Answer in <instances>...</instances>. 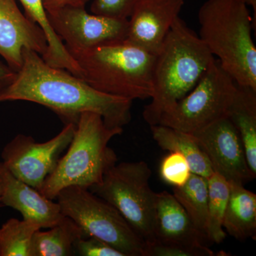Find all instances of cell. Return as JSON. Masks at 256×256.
I'll list each match as a JSON object with an SVG mask.
<instances>
[{
	"mask_svg": "<svg viewBox=\"0 0 256 256\" xmlns=\"http://www.w3.org/2000/svg\"><path fill=\"white\" fill-rule=\"evenodd\" d=\"M236 84L216 58L191 92L162 116L159 124L192 133L227 116Z\"/></svg>",
	"mask_w": 256,
	"mask_h": 256,
	"instance_id": "cell-8",
	"label": "cell"
},
{
	"mask_svg": "<svg viewBox=\"0 0 256 256\" xmlns=\"http://www.w3.org/2000/svg\"><path fill=\"white\" fill-rule=\"evenodd\" d=\"M192 174L188 160L178 152H170L160 165L162 180L174 188L184 186Z\"/></svg>",
	"mask_w": 256,
	"mask_h": 256,
	"instance_id": "cell-23",
	"label": "cell"
},
{
	"mask_svg": "<svg viewBox=\"0 0 256 256\" xmlns=\"http://www.w3.org/2000/svg\"><path fill=\"white\" fill-rule=\"evenodd\" d=\"M150 129L153 139L160 148L164 150L178 152L184 156L192 174L206 178L213 174L210 161L193 134L162 124L151 126Z\"/></svg>",
	"mask_w": 256,
	"mask_h": 256,
	"instance_id": "cell-18",
	"label": "cell"
},
{
	"mask_svg": "<svg viewBox=\"0 0 256 256\" xmlns=\"http://www.w3.org/2000/svg\"><path fill=\"white\" fill-rule=\"evenodd\" d=\"M76 124H65L55 137L37 142L32 136L18 134L1 153L4 166L24 182L40 192L47 176L56 168L62 154L72 142Z\"/></svg>",
	"mask_w": 256,
	"mask_h": 256,
	"instance_id": "cell-9",
	"label": "cell"
},
{
	"mask_svg": "<svg viewBox=\"0 0 256 256\" xmlns=\"http://www.w3.org/2000/svg\"><path fill=\"white\" fill-rule=\"evenodd\" d=\"M215 57L200 37L180 16L156 55L151 101L143 118L150 126L174 107L200 82Z\"/></svg>",
	"mask_w": 256,
	"mask_h": 256,
	"instance_id": "cell-2",
	"label": "cell"
},
{
	"mask_svg": "<svg viewBox=\"0 0 256 256\" xmlns=\"http://www.w3.org/2000/svg\"><path fill=\"white\" fill-rule=\"evenodd\" d=\"M46 13H52L66 6L85 8L89 0H42Z\"/></svg>",
	"mask_w": 256,
	"mask_h": 256,
	"instance_id": "cell-27",
	"label": "cell"
},
{
	"mask_svg": "<svg viewBox=\"0 0 256 256\" xmlns=\"http://www.w3.org/2000/svg\"><path fill=\"white\" fill-rule=\"evenodd\" d=\"M200 35L210 53L238 85L256 89L255 23L240 0H207L198 13Z\"/></svg>",
	"mask_w": 256,
	"mask_h": 256,
	"instance_id": "cell-3",
	"label": "cell"
},
{
	"mask_svg": "<svg viewBox=\"0 0 256 256\" xmlns=\"http://www.w3.org/2000/svg\"><path fill=\"white\" fill-rule=\"evenodd\" d=\"M124 132L110 128L100 114H82L66 152L45 180L40 192L54 200L60 190L69 186L89 188L102 182L106 173L117 163L118 156L108 146L112 138Z\"/></svg>",
	"mask_w": 256,
	"mask_h": 256,
	"instance_id": "cell-5",
	"label": "cell"
},
{
	"mask_svg": "<svg viewBox=\"0 0 256 256\" xmlns=\"http://www.w3.org/2000/svg\"><path fill=\"white\" fill-rule=\"evenodd\" d=\"M1 204L18 210L23 220H32L42 228L54 226L63 220L60 204L16 178L0 161Z\"/></svg>",
	"mask_w": 256,
	"mask_h": 256,
	"instance_id": "cell-14",
	"label": "cell"
},
{
	"mask_svg": "<svg viewBox=\"0 0 256 256\" xmlns=\"http://www.w3.org/2000/svg\"><path fill=\"white\" fill-rule=\"evenodd\" d=\"M184 4V0H138L128 18L126 40L156 55Z\"/></svg>",
	"mask_w": 256,
	"mask_h": 256,
	"instance_id": "cell-13",
	"label": "cell"
},
{
	"mask_svg": "<svg viewBox=\"0 0 256 256\" xmlns=\"http://www.w3.org/2000/svg\"><path fill=\"white\" fill-rule=\"evenodd\" d=\"M74 255L82 256H124L122 252L94 236L80 238L74 245Z\"/></svg>",
	"mask_w": 256,
	"mask_h": 256,
	"instance_id": "cell-26",
	"label": "cell"
},
{
	"mask_svg": "<svg viewBox=\"0 0 256 256\" xmlns=\"http://www.w3.org/2000/svg\"><path fill=\"white\" fill-rule=\"evenodd\" d=\"M214 172L228 182L242 184L256 178L248 164L238 131L227 116L192 133Z\"/></svg>",
	"mask_w": 256,
	"mask_h": 256,
	"instance_id": "cell-11",
	"label": "cell"
},
{
	"mask_svg": "<svg viewBox=\"0 0 256 256\" xmlns=\"http://www.w3.org/2000/svg\"><path fill=\"white\" fill-rule=\"evenodd\" d=\"M152 170L144 161L114 165L102 182L88 188L108 202L146 244L154 242L156 192L150 186Z\"/></svg>",
	"mask_w": 256,
	"mask_h": 256,
	"instance_id": "cell-6",
	"label": "cell"
},
{
	"mask_svg": "<svg viewBox=\"0 0 256 256\" xmlns=\"http://www.w3.org/2000/svg\"><path fill=\"white\" fill-rule=\"evenodd\" d=\"M46 54L48 42L40 26L22 14L15 0H0V56L14 72L22 66L23 50Z\"/></svg>",
	"mask_w": 256,
	"mask_h": 256,
	"instance_id": "cell-12",
	"label": "cell"
},
{
	"mask_svg": "<svg viewBox=\"0 0 256 256\" xmlns=\"http://www.w3.org/2000/svg\"><path fill=\"white\" fill-rule=\"evenodd\" d=\"M173 195L186 212L198 232L207 242H210L207 178L192 174L184 186L174 188Z\"/></svg>",
	"mask_w": 256,
	"mask_h": 256,
	"instance_id": "cell-20",
	"label": "cell"
},
{
	"mask_svg": "<svg viewBox=\"0 0 256 256\" xmlns=\"http://www.w3.org/2000/svg\"><path fill=\"white\" fill-rule=\"evenodd\" d=\"M69 54L80 68V78L96 90L131 100L151 98L156 55L127 40Z\"/></svg>",
	"mask_w": 256,
	"mask_h": 256,
	"instance_id": "cell-4",
	"label": "cell"
},
{
	"mask_svg": "<svg viewBox=\"0 0 256 256\" xmlns=\"http://www.w3.org/2000/svg\"><path fill=\"white\" fill-rule=\"evenodd\" d=\"M207 183L208 240L220 244L226 236L223 222L230 196V184L228 180L215 172L207 178Z\"/></svg>",
	"mask_w": 256,
	"mask_h": 256,
	"instance_id": "cell-21",
	"label": "cell"
},
{
	"mask_svg": "<svg viewBox=\"0 0 256 256\" xmlns=\"http://www.w3.org/2000/svg\"><path fill=\"white\" fill-rule=\"evenodd\" d=\"M40 226L12 218L0 227V256H30L32 237Z\"/></svg>",
	"mask_w": 256,
	"mask_h": 256,
	"instance_id": "cell-22",
	"label": "cell"
},
{
	"mask_svg": "<svg viewBox=\"0 0 256 256\" xmlns=\"http://www.w3.org/2000/svg\"><path fill=\"white\" fill-rule=\"evenodd\" d=\"M50 228L46 232L38 229L34 234L30 256H74V244L79 238H86L80 227L67 216Z\"/></svg>",
	"mask_w": 256,
	"mask_h": 256,
	"instance_id": "cell-19",
	"label": "cell"
},
{
	"mask_svg": "<svg viewBox=\"0 0 256 256\" xmlns=\"http://www.w3.org/2000/svg\"><path fill=\"white\" fill-rule=\"evenodd\" d=\"M0 204H1V186H0Z\"/></svg>",
	"mask_w": 256,
	"mask_h": 256,
	"instance_id": "cell-30",
	"label": "cell"
},
{
	"mask_svg": "<svg viewBox=\"0 0 256 256\" xmlns=\"http://www.w3.org/2000/svg\"><path fill=\"white\" fill-rule=\"evenodd\" d=\"M22 66L0 102L24 100L45 106L64 124H76L85 112L100 114L110 128H120L131 120L132 100L96 90L84 79L47 64L34 50H23Z\"/></svg>",
	"mask_w": 256,
	"mask_h": 256,
	"instance_id": "cell-1",
	"label": "cell"
},
{
	"mask_svg": "<svg viewBox=\"0 0 256 256\" xmlns=\"http://www.w3.org/2000/svg\"><path fill=\"white\" fill-rule=\"evenodd\" d=\"M184 1H185V0H184Z\"/></svg>",
	"mask_w": 256,
	"mask_h": 256,
	"instance_id": "cell-31",
	"label": "cell"
},
{
	"mask_svg": "<svg viewBox=\"0 0 256 256\" xmlns=\"http://www.w3.org/2000/svg\"><path fill=\"white\" fill-rule=\"evenodd\" d=\"M16 76V72L0 60V96L12 84Z\"/></svg>",
	"mask_w": 256,
	"mask_h": 256,
	"instance_id": "cell-28",
	"label": "cell"
},
{
	"mask_svg": "<svg viewBox=\"0 0 256 256\" xmlns=\"http://www.w3.org/2000/svg\"><path fill=\"white\" fill-rule=\"evenodd\" d=\"M138 0H94L90 6L92 14L108 18L128 20Z\"/></svg>",
	"mask_w": 256,
	"mask_h": 256,
	"instance_id": "cell-25",
	"label": "cell"
},
{
	"mask_svg": "<svg viewBox=\"0 0 256 256\" xmlns=\"http://www.w3.org/2000/svg\"><path fill=\"white\" fill-rule=\"evenodd\" d=\"M227 117L238 131L248 164L256 176V89L236 84Z\"/></svg>",
	"mask_w": 256,
	"mask_h": 256,
	"instance_id": "cell-16",
	"label": "cell"
},
{
	"mask_svg": "<svg viewBox=\"0 0 256 256\" xmlns=\"http://www.w3.org/2000/svg\"><path fill=\"white\" fill-rule=\"evenodd\" d=\"M56 200L62 214L72 218L86 237L100 239L124 256H144L146 242L118 210L88 188L67 186Z\"/></svg>",
	"mask_w": 256,
	"mask_h": 256,
	"instance_id": "cell-7",
	"label": "cell"
},
{
	"mask_svg": "<svg viewBox=\"0 0 256 256\" xmlns=\"http://www.w3.org/2000/svg\"><path fill=\"white\" fill-rule=\"evenodd\" d=\"M154 238L153 242L188 246L206 245L207 242L174 195L166 191L156 193Z\"/></svg>",
	"mask_w": 256,
	"mask_h": 256,
	"instance_id": "cell-15",
	"label": "cell"
},
{
	"mask_svg": "<svg viewBox=\"0 0 256 256\" xmlns=\"http://www.w3.org/2000/svg\"><path fill=\"white\" fill-rule=\"evenodd\" d=\"M230 196L224 215L223 228L234 238H255L256 195L242 184L229 182Z\"/></svg>",
	"mask_w": 256,
	"mask_h": 256,
	"instance_id": "cell-17",
	"label": "cell"
},
{
	"mask_svg": "<svg viewBox=\"0 0 256 256\" xmlns=\"http://www.w3.org/2000/svg\"><path fill=\"white\" fill-rule=\"evenodd\" d=\"M47 16L68 52L127 38L128 20L89 14L85 8L66 6Z\"/></svg>",
	"mask_w": 256,
	"mask_h": 256,
	"instance_id": "cell-10",
	"label": "cell"
},
{
	"mask_svg": "<svg viewBox=\"0 0 256 256\" xmlns=\"http://www.w3.org/2000/svg\"><path fill=\"white\" fill-rule=\"evenodd\" d=\"M242 2L246 3L248 6H252L254 10V18H256V0H240Z\"/></svg>",
	"mask_w": 256,
	"mask_h": 256,
	"instance_id": "cell-29",
	"label": "cell"
},
{
	"mask_svg": "<svg viewBox=\"0 0 256 256\" xmlns=\"http://www.w3.org/2000/svg\"><path fill=\"white\" fill-rule=\"evenodd\" d=\"M214 252L206 245L188 246L158 242L146 244L144 256H214Z\"/></svg>",
	"mask_w": 256,
	"mask_h": 256,
	"instance_id": "cell-24",
	"label": "cell"
}]
</instances>
